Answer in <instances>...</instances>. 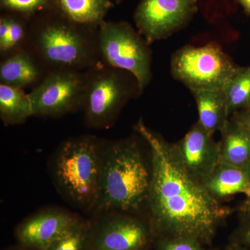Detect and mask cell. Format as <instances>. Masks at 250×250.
I'll use <instances>...</instances> for the list:
<instances>
[{
	"label": "cell",
	"instance_id": "cell-3",
	"mask_svg": "<svg viewBox=\"0 0 250 250\" xmlns=\"http://www.w3.org/2000/svg\"><path fill=\"white\" fill-rule=\"evenodd\" d=\"M152 183L137 143L132 140L105 141L98 211L133 212L147 205Z\"/></svg>",
	"mask_w": 250,
	"mask_h": 250
},
{
	"label": "cell",
	"instance_id": "cell-30",
	"mask_svg": "<svg viewBox=\"0 0 250 250\" xmlns=\"http://www.w3.org/2000/svg\"><path fill=\"white\" fill-rule=\"evenodd\" d=\"M123 1H124V0H114L115 2H116L117 4H121Z\"/></svg>",
	"mask_w": 250,
	"mask_h": 250
},
{
	"label": "cell",
	"instance_id": "cell-28",
	"mask_svg": "<svg viewBox=\"0 0 250 250\" xmlns=\"http://www.w3.org/2000/svg\"><path fill=\"white\" fill-rule=\"evenodd\" d=\"M246 208L249 213H250V197L248 198V201L246 203Z\"/></svg>",
	"mask_w": 250,
	"mask_h": 250
},
{
	"label": "cell",
	"instance_id": "cell-6",
	"mask_svg": "<svg viewBox=\"0 0 250 250\" xmlns=\"http://www.w3.org/2000/svg\"><path fill=\"white\" fill-rule=\"evenodd\" d=\"M98 36L102 61L130 72L137 81L141 95L152 79L149 44L125 21H104L99 25Z\"/></svg>",
	"mask_w": 250,
	"mask_h": 250
},
{
	"label": "cell",
	"instance_id": "cell-19",
	"mask_svg": "<svg viewBox=\"0 0 250 250\" xmlns=\"http://www.w3.org/2000/svg\"><path fill=\"white\" fill-rule=\"evenodd\" d=\"M34 116L29 93L0 84V118L5 126L22 124Z\"/></svg>",
	"mask_w": 250,
	"mask_h": 250
},
{
	"label": "cell",
	"instance_id": "cell-11",
	"mask_svg": "<svg viewBox=\"0 0 250 250\" xmlns=\"http://www.w3.org/2000/svg\"><path fill=\"white\" fill-rule=\"evenodd\" d=\"M172 150L184 170L202 185L220 164L219 144L198 122L179 143L172 145Z\"/></svg>",
	"mask_w": 250,
	"mask_h": 250
},
{
	"label": "cell",
	"instance_id": "cell-7",
	"mask_svg": "<svg viewBox=\"0 0 250 250\" xmlns=\"http://www.w3.org/2000/svg\"><path fill=\"white\" fill-rule=\"evenodd\" d=\"M238 67L215 43L195 47L187 45L171 59V73L190 91L223 90Z\"/></svg>",
	"mask_w": 250,
	"mask_h": 250
},
{
	"label": "cell",
	"instance_id": "cell-8",
	"mask_svg": "<svg viewBox=\"0 0 250 250\" xmlns=\"http://www.w3.org/2000/svg\"><path fill=\"white\" fill-rule=\"evenodd\" d=\"M85 88V71H49L29 93L34 116L61 118L82 111Z\"/></svg>",
	"mask_w": 250,
	"mask_h": 250
},
{
	"label": "cell",
	"instance_id": "cell-15",
	"mask_svg": "<svg viewBox=\"0 0 250 250\" xmlns=\"http://www.w3.org/2000/svg\"><path fill=\"white\" fill-rule=\"evenodd\" d=\"M216 200L236 194L250 197V170L219 164L204 184Z\"/></svg>",
	"mask_w": 250,
	"mask_h": 250
},
{
	"label": "cell",
	"instance_id": "cell-18",
	"mask_svg": "<svg viewBox=\"0 0 250 250\" xmlns=\"http://www.w3.org/2000/svg\"><path fill=\"white\" fill-rule=\"evenodd\" d=\"M59 11L74 22L99 27L113 7L111 0H57Z\"/></svg>",
	"mask_w": 250,
	"mask_h": 250
},
{
	"label": "cell",
	"instance_id": "cell-21",
	"mask_svg": "<svg viewBox=\"0 0 250 250\" xmlns=\"http://www.w3.org/2000/svg\"><path fill=\"white\" fill-rule=\"evenodd\" d=\"M91 222L77 218L71 226L46 250H93Z\"/></svg>",
	"mask_w": 250,
	"mask_h": 250
},
{
	"label": "cell",
	"instance_id": "cell-5",
	"mask_svg": "<svg viewBox=\"0 0 250 250\" xmlns=\"http://www.w3.org/2000/svg\"><path fill=\"white\" fill-rule=\"evenodd\" d=\"M85 88L82 111L91 129H108L128 100L141 95L136 78L130 72L100 61L85 70Z\"/></svg>",
	"mask_w": 250,
	"mask_h": 250
},
{
	"label": "cell",
	"instance_id": "cell-25",
	"mask_svg": "<svg viewBox=\"0 0 250 250\" xmlns=\"http://www.w3.org/2000/svg\"><path fill=\"white\" fill-rule=\"evenodd\" d=\"M244 9L247 15L250 16V0H237Z\"/></svg>",
	"mask_w": 250,
	"mask_h": 250
},
{
	"label": "cell",
	"instance_id": "cell-20",
	"mask_svg": "<svg viewBox=\"0 0 250 250\" xmlns=\"http://www.w3.org/2000/svg\"><path fill=\"white\" fill-rule=\"evenodd\" d=\"M223 90L229 117L250 107V66L238 67Z\"/></svg>",
	"mask_w": 250,
	"mask_h": 250
},
{
	"label": "cell",
	"instance_id": "cell-12",
	"mask_svg": "<svg viewBox=\"0 0 250 250\" xmlns=\"http://www.w3.org/2000/svg\"><path fill=\"white\" fill-rule=\"evenodd\" d=\"M77 218L64 210H42L20 224L16 229V236L21 246L26 249L46 250Z\"/></svg>",
	"mask_w": 250,
	"mask_h": 250
},
{
	"label": "cell",
	"instance_id": "cell-29",
	"mask_svg": "<svg viewBox=\"0 0 250 250\" xmlns=\"http://www.w3.org/2000/svg\"><path fill=\"white\" fill-rule=\"evenodd\" d=\"M7 250H27L26 248H23L22 246H21V248H10V249Z\"/></svg>",
	"mask_w": 250,
	"mask_h": 250
},
{
	"label": "cell",
	"instance_id": "cell-26",
	"mask_svg": "<svg viewBox=\"0 0 250 250\" xmlns=\"http://www.w3.org/2000/svg\"><path fill=\"white\" fill-rule=\"evenodd\" d=\"M243 241L250 246V226L243 233Z\"/></svg>",
	"mask_w": 250,
	"mask_h": 250
},
{
	"label": "cell",
	"instance_id": "cell-16",
	"mask_svg": "<svg viewBox=\"0 0 250 250\" xmlns=\"http://www.w3.org/2000/svg\"><path fill=\"white\" fill-rule=\"evenodd\" d=\"M196 102L198 123L210 135L221 131L229 121L223 90H200L191 92Z\"/></svg>",
	"mask_w": 250,
	"mask_h": 250
},
{
	"label": "cell",
	"instance_id": "cell-13",
	"mask_svg": "<svg viewBox=\"0 0 250 250\" xmlns=\"http://www.w3.org/2000/svg\"><path fill=\"white\" fill-rule=\"evenodd\" d=\"M49 72L29 47L0 59V84L32 90Z\"/></svg>",
	"mask_w": 250,
	"mask_h": 250
},
{
	"label": "cell",
	"instance_id": "cell-27",
	"mask_svg": "<svg viewBox=\"0 0 250 250\" xmlns=\"http://www.w3.org/2000/svg\"><path fill=\"white\" fill-rule=\"evenodd\" d=\"M226 250H250L246 248H243L241 246H238V245H232V246L229 247L228 249Z\"/></svg>",
	"mask_w": 250,
	"mask_h": 250
},
{
	"label": "cell",
	"instance_id": "cell-23",
	"mask_svg": "<svg viewBox=\"0 0 250 250\" xmlns=\"http://www.w3.org/2000/svg\"><path fill=\"white\" fill-rule=\"evenodd\" d=\"M156 250H208L203 243L187 236H159Z\"/></svg>",
	"mask_w": 250,
	"mask_h": 250
},
{
	"label": "cell",
	"instance_id": "cell-10",
	"mask_svg": "<svg viewBox=\"0 0 250 250\" xmlns=\"http://www.w3.org/2000/svg\"><path fill=\"white\" fill-rule=\"evenodd\" d=\"M93 250H147L154 239L150 225L121 214L92 223Z\"/></svg>",
	"mask_w": 250,
	"mask_h": 250
},
{
	"label": "cell",
	"instance_id": "cell-2",
	"mask_svg": "<svg viewBox=\"0 0 250 250\" xmlns=\"http://www.w3.org/2000/svg\"><path fill=\"white\" fill-rule=\"evenodd\" d=\"M29 48L49 71H85L102 61L98 27L74 22L59 9L31 20Z\"/></svg>",
	"mask_w": 250,
	"mask_h": 250
},
{
	"label": "cell",
	"instance_id": "cell-24",
	"mask_svg": "<svg viewBox=\"0 0 250 250\" xmlns=\"http://www.w3.org/2000/svg\"><path fill=\"white\" fill-rule=\"evenodd\" d=\"M232 116V119L243 125L250 133V107L238 111Z\"/></svg>",
	"mask_w": 250,
	"mask_h": 250
},
{
	"label": "cell",
	"instance_id": "cell-17",
	"mask_svg": "<svg viewBox=\"0 0 250 250\" xmlns=\"http://www.w3.org/2000/svg\"><path fill=\"white\" fill-rule=\"evenodd\" d=\"M31 21L21 15H0V59L29 48Z\"/></svg>",
	"mask_w": 250,
	"mask_h": 250
},
{
	"label": "cell",
	"instance_id": "cell-4",
	"mask_svg": "<svg viewBox=\"0 0 250 250\" xmlns=\"http://www.w3.org/2000/svg\"><path fill=\"white\" fill-rule=\"evenodd\" d=\"M104 142L90 135L77 136L62 142L55 153L54 182L80 208L94 209L98 201Z\"/></svg>",
	"mask_w": 250,
	"mask_h": 250
},
{
	"label": "cell",
	"instance_id": "cell-9",
	"mask_svg": "<svg viewBox=\"0 0 250 250\" xmlns=\"http://www.w3.org/2000/svg\"><path fill=\"white\" fill-rule=\"evenodd\" d=\"M199 0H141L134 13L138 31L148 43L167 39L196 14Z\"/></svg>",
	"mask_w": 250,
	"mask_h": 250
},
{
	"label": "cell",
	"instance_id": "cell-1",
	"mask_svg": "<svg viewBox=\"0 0 250 250\" xmlns=\"http://www.w3.org/2000/svg\"><path fill=\"white\" fill-rule=\"evenodd\" d=\"M136 131L149 146L152 183L147 205L155 236H187L209 244L227 210L205 186L191 178L174 157L172 145L138 122Z\"/></svg>",
	"mask_w": 250,
	"mask_h": 250
},
{
	"label": "cell",
	"instance_id": "cell-22",
	"mask_svg": "<svg viewBox=\"0 0 250 250\" xmlns=\"http://www.w3.org/2000/svg\"><path fill=\"white\" fill-rule=\"evenodd\" d=\"M1 12L21 15L33 19L47 11L59 9L57 0H0Z\"/></svg>",
	"mask_w": 250,
	"mask_h": 250
},
{
	"label": "cell",
	"instance_id": "cell-14",
	"mask_svg": "<svg viewBox=\"0 0 250 250\" xmlns=\"http://www.w3.org/2000/svg\"><path fill=\"white\" fill-rule=\"evenodd\" d=\"M220 163L250 170V133L231 118L221 131Z\"/></svg>",
	"mask_w": 250,
	"mask_h": 250
}]
</instances>
